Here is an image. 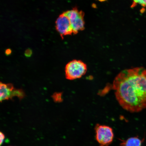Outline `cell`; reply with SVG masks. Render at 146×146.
<instances>
[{
	"instance_id": "obj_12",
	"label": "cell",
	"mask_w": 146,
	"mask_h": 146,
	"mask_svg": "<svg viewBox=\"0 0 146 146\" xmlns=\"http://www.w3.org/2000/svg\"><path fill=\"white\" fill-rule=\"evenodd\" d=\"M12 51L10 49H8L5 51V54L7 56H9L11 54Z\"/></svg>"
},
{
	"instance_id": "obj_7",
	"label": "cell",
	"mask_w": 146,
	"mask_h": 146,
	"mask_svg": "<svg viewBox=\"0 0 146 146\" xmlns=\"http://www.w3.org/2000/svg\"><path fill=\"white\" fill-rule=\"evenodd\" d=\"M142 141L138 137H133L122 141L120 146H141Z\"/></svg>"
},
{
	"instance_id": "obj_5",
	"label": "cell",
	"mask_w": 146,
	"mask_h": 146,
	"mask_svg": "<svg viewBox=\"0 0 146 146\" xmlns=\"http://www.w3.org/2000/svg\"><path fill=\"white\" fill-rule=\"evenodd\" d=\"M25 96V93L22 90L15 89L12 84H5L1 82L0 100L1 102L4 100L11 99L14 96H17L20 99H22Z\"/></svg>"
},
{
	"instance_id": "obj_6",
	"label": "cell",
	"mask_w": 146,
	"mask_h": 146,
	"mask_svg": "<svg viewBox=\"0 0 146 146\" xmlns=\"http://www.w3.org/2000/svg\"><path fill=\"white\" fill-rule=\"evenodd\" d=\"M56 27L63 39L64 36L71 35L73 33L70 20L63 13L60 15L56 19Z\"/></svg>"
},
{
	"instance_id": "obj_11",
	"label": "cell",
	"mask_w": 146,
	"mask_h": 146,
	"mask_svg": "<svg viewBox=\"0 0 146 146\" xmlns=\"http://www.w3.org/2000/svg\"><path fill=\"white\" fill-rule=\"evenodd\" d=\"M5 138V135L3 132L0 133V138H1V145H2Z\"/></svg>"
},
{
	"instance_id": "obj_9",
	"label": "cell",
	"mask_w": 146,
	"mask_h": 146,
	"mask_svg": "<svg viewBox=\"0 0 146 146\" xmlns=\"http://www.w3.org/2000/svg\"><path fill=\"white\" fill-rule=\"evenodd\" d=\"M62 96L61 93H56L53 94L52 97L55 102H62Z\"/></svg>"
},
{
	"instance_id": "obj_2",
	"label": "cell",
	"mask_w": 146,
	"mask_h": 146,
	"mask_svg": "<svg viewBox=\"0 0 146 146\" xmlns=\"http://www.w3.org/2000/svg\"><path fill=\"white\" fill-rule=\"evenodd\" d=\"M87 70V65L83 62L80 60H73L66 65V78L69 80L78 79L84 75Z\"/></svg>"
},
{
	"instance_id": "obj_13",
	"label": "cell",
	"mask_w": 146,
	"mask_h": 146,
	"mask_svg": "<svg viewBox=\"0 0 146 146\" xmlns=\"http://www.w3.org/2000/svg\"><path fill=\"white\" fill-rule=\"evenodd\" d=\"M98 1L100 2H104L107 1V0H98Z\"/></svg>"
},
{
	"instance_id": "obj_4",
	"label": "cell",
	"mask_w": 146,
	"mask_h": 146,
	"mask_svg": "<svg viewBox=\"0 0 146 146\" xmlns=\"http://www.w3.org/2000/svg\"><path fill=\"white\" fill-rule=\"evenodd\" d=\"M96 139L100 146H108L112 143L114 135L112 128L97 124L96 126Z\"/></svg>"
},
{
	"instance_id": "obj_10",
	"label": "cell",
	"mask_w": 146,
	"mask_h": 146,
	"mask_svg": "<svg viewBox=\"0 0 146 146\" xmlns=\"http://www.w3.org/2000/svg\"><path fill=\"white\" fill-rule=\"evenodd\" d=\"M32 50L30 49H27L25 51V56L27 57H29L32 55Z\"/></svg>"
},
{
	"instance_id": "obj_1",
	"label": "cell",
	"mask_w": 146,
	"mask_h": 146,
	"mask_svg": "<svg viewBox=\"0 0 146 146\" xmlns=\"http://www.w3.org/2000/svg\"><path fill=\"white\" fill-rule=\"evenodd\" d=\"M116 100L122 108L131 113L146 108V69H125L119 73L113 84Z\"/></svg>"
},
{
	"instance_id": "obj_3",
	"label": "cell",
	"mask_w": 146,
	"mask_h": 146,
	"mask_svg": "<svg viewBox=\"0 0 146 146\" xmlns=\"http://www.w3.org/2000/svg\"><path fill=\"white\" fill-rule=\"evenodd\" d=\"M63 13L70 20L73 34H76L84 29V14L82 11H79L76 8H74Z\"/></svg>"
},
{
	"instance_id": "obj_8",
	"label": "cell",
	"mask_w": 146,
	"mask_h": 146,
	"mask_svg": "<svg viewBox=\"0 0 146 146\" xmlns=\"http://www.w3.org/2000/svg\"><path fill=\"white\" fill-rule=\"evenodd\" d=\"M132 1V7L139 5L143 7H146V0H131Z\"/></svg>"
}]
</instances>
